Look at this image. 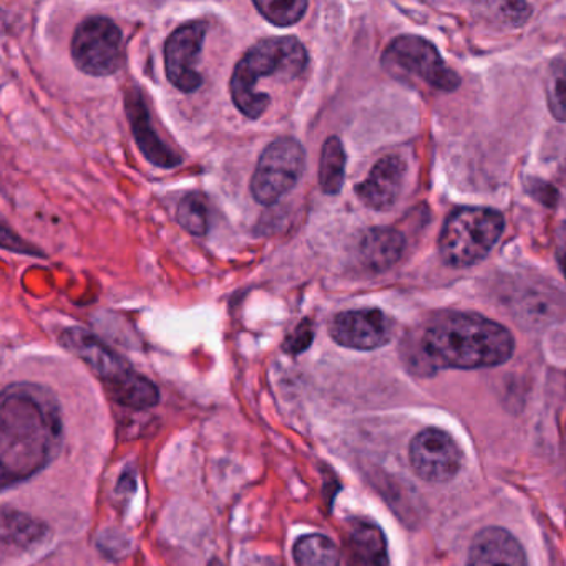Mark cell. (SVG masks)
Returning <instances> with one entry per match:
<instances>
[{"label": "cell", "instance_id": "obj_1", "mask_svg": "<svg viewBox=\"0 0 566 566\" xmlns=\"http://www.w3.org/2000/svg\"><path fill=\"white\" fill-rule=\"evenodd\" d=\"M64 437L61 407L38 384L6 387L0 402L2 485H15L44 470L57 457Z\"/></svg>", "mask_w": 566, "mask_h": 566}, {"label": "cell", "instance_id": "obj_16", "mask_svg": "<svg viewBox=\"0 0 566 566\" xmlns=\"http://www.w3.org/2000/svg\"><path fill=\"white\" fill-rule=\"evenodd\" d=\"M406 240L400 231L394 228H373L360 241V260L370 271L389 270L402 256Z\"/></svg>", "mask_w": 566, "mask_h": 566}, {"label": "cell", "instance_id": "obj_11", "mask_svg": "<svg viewBox=\"0 0 566 566\" xmlns=\"http://www.w3.org/2000/svg\"><path fill=\"white\" fill-rule=\"evenodd\" d=\"M329 334L347 349L374 350L392 339L394 324L379 310L344 311L331 321Z\"/></svg>", "mask_w": 566, "mask_h": 566}, {"label": "cell", "instance_id": "obj_8", "mask_svg": "<svg viewBox=\"0 0 566 566\" xmlns=\"http://www.w3.org/2000/svg\"><path fill=\"white\" fill-rule=\"evenodd\" d=\"M72 59L78 71L92 77H107L124 64L122 31L112 19H85L72 39Z\"/></svg>", "mask_w": 566, "mask_h": 566}, {"label": "cell", "instance_id": "obj_4", "mask_svg": "<svg viewBox=\"0 0 566 566\" xmlns=\"http://www.w3.org/2000/svg\"><path fill=\"white\" fill-rule=\"evenodd\" d=\"M61 340L64 347L91 367L115 402L137 410L157 406L160 400L157 386L132 369L124 357L105 346L94 334L81 327H71L62 334Z\"/></svg>", "mask_w": 566, "mask_h": 566}, {"label": "cell", "instance_id": "obj_18", "mask_svg": "<svg viewBox=\"0 0 566 566\" xmlns=\"http://www.w3.org/2000/svg\"><path fill=\"white\" fill-rule=\"evenodd\" d=\"M346 178V151L343 142L329 137L324 142L319 160V187L326 195H337L343 190Z\"/></svg>", "mask_w": 566, "mask_h": 566}, {"label": "cell", "instance_id": "obj_10", "mask_svg": "<svg viewBox=\"0 0 566 566\" xmlns=\"http://www.w3.org/2000/svg\"><path fill=\"white\" fill-rule=\"evenodd\" d=\"M207 25L203 22H188L180 25L165 42V72L168 81L185 94L198 91L203 77L197 71L203 51Z\"/></svg>", "mask_w": 566, "mask_h": 566}, {"label": "cell", "instance_id": "obj_6", "mask_svg": "<svg viewBox=\"0 0 566 566\" xmlns=\"http://www.w3.org/2000/svg\"><path fill=\"white\" fill-rule=\"evenodd\" d=\"M382 65L399 81H420L436 91L453 92L460 85L459 75L447 67L439 51L417 35L396 39L384 52Z\"/></svg>", "mask_w": 566, "mask_h": 566}, {"label": "cell", "instance_id": "obj_22", "mask_svg": "<svg viewBox=\"0 0 566 566\" xmlns=\"http://www.w3.org/2000/svg\"><path fill=\"white\" fill-rule=\"evenodd\" d=\"M549 112L559 122H566V59L553 62L546 81Z\"/></svg>", "mask_w": 566, "mask_h": 566}, {"label": "cell", "instance_id": "obj_20", "mask_svg": "<svg viewBox=\"0 0 566 566\" xmlns=\"http://www.w3.org/2000/svg\"><path fill=\"white\" fill-rule=\"evenodd\" d=\"M254 8L271 24L287 28L304 18L307 2L306 0H254Z\"/></svg>", "mask_w": 566, "mask_h": 566}, {"label": "cell", "instance_id": "obj_5", "mask_svg": "<svg viewBox=\"0 0 566 566\" xmlns=\"http://www.w3.org/2000/svg\"><path fill=\"white\" fill-rule=\"evenodd\" d=\"M505 220L490 208L465 207L450 213L439 238L442 260L452 268L482 261L502 237Z\"/></svg>", "mask_w": 566, "mask_h": 566}, {"label": "cell", "instance_id": "obj_24", "mask_svg": "<svg viewBox=\"0 0 566 566\" xmlns=\"http://www.w3.org/2000/svg\"><path fill=\"white\" fill-rule=\"evenodd\" d=\"M558 261L563 274L566 276V223H563L559 228Z\"/></svg>", "mask_w": 566, "mask_h": 566}, {"label": "cell", "instance_id": "obj_9", "mask_svg": "<svg viewBox=\"0 0 566 566\" xmlns=\"http://www.w3.org/2000/svg\"><path fill=\"white\" fill-rule=\"evenodd\" d=\"M409 459L420 479L429 483H447L462 467V450L449 432L432 427L413 437Z\"/></svg>", "mask_w": 566, "mask_h": 566}, {"label": "cell", "instance_id": "obj_17", "mask_svg": "<svg viewBox=\"0 0 566 566\" xmlns=\"http://www.w3.org/2000/svg\"><path fill=\"white\" fill-rule=\"evenodd\" d=\"M297 566H339L340 552L333 539L319 533L301 536L293 545Z\"/></svg>", "mask_w": 566, "mask_h": 566}, {"label": "cell", "instance_id": "obj_7", "mask_svg": "<svg viewBox=\"0 0 566 566\" xmlns=\"http://www.w3.org/2000/svg\"><path fill=\"white\" fill-rule=\"evenodd\" d=\"M306 154L296 138L283 137L268 145L251 178V195L264 207L277 203L303 177Z\"/></svg>", "mask_w": 566, "mask_h": 566}, {"label": "cell", "instance_id": "obj_15", "mask_svg": "<svg viewBox=\"0 0 566 566\" xmlns=\"http://www.w3.org/2000/svg\"><path fill=\"white\" fill-rule=\"evenodd\" d=\"M347 566H387V542L382 530L356 520L349 525L346 539Z\"/></svg>", "mask_w": 566, "mask_h": 566}, {"label": "cell", "instance_id": "obj_19", "mask_svg": "<svg viewBox=\"0 0 566 566\" xmlns=\"http://www.w3.org/2000/svg\"><path fill=\"white\" fill-rule=\"evenodd\" d=\"M45 536V526L35 522L18 510H4L2 513V539L4 545L19 546V548H31L35 543L41 542Z\"/></svg>", "mask_w": 566, "mask_h": 566}, {"label": "cell", "instance_id": "obj_14", "mask_svg": "<svg viewBox=\"0 0 566 566\" xmlns=\"http://www.w3.org/2000/svg\"><path fill=\"white\" fill-rule=\"evenodd\" d=\"M406 164L399 157H386L377 161L369 177L357 185L356 195L366 207L386 211L396 205L402 191Z\"/></svg>", "mask_w": 566, "mask_h": 566}, {"label": "cell", "instance_id": "obj_21", "mask_svg": "<svg viewBox=\"0 0 566 566\" xmlns=\"http://www.w3.org/2000/svg\"><path fill=\"white\" fill-rule=\"evenodd\" d=\"M177 220L188 233L205 237L208 231V210L203 197L198 193L185 197L178 205Z\"/></svg>", "mask_w": 566, "mask_h": 566}, {"label": "cell", "instance_id": "obj_23", "mask_svg": "<svg viewBox=\"0 0 566 566\" xmlns=\"http://www.w3.org/2000/svg\"><path fill=\"white\" fill-rule=\"evenodd\" d=\"M314 331L311 321L304 319L284 340V350L290 354H301L313 343Z\"/></svg>", "mask_w": 566, "mask_h": 566}, {"label": "cell", "instance_id": "obj_3", "mask_svg": "<svg viewBox=\"0 0 566 566\" xmlns=\"http://www.w3.org/2000/svg\"><path fill=\"white\" fill-rule=\"evenodd\" d=\"M306 49L294 38H273L254 44L238 62L231 75L230 94L244 117L258 120L270 107L271 98L261 94V78L294 81L306 71Z\"/></svg>", "mask_w": 566, "mask_h": 566}, {"label": "cell", "instance_id": "obj_2", "mask_svg": "<svg viewBox=\"0 0 566 566\" xmlns=\"http://www.w3.org/2000/svg\"><path fill=\"white\" fill-rule=\"evenodd\" d=\"M515 350L502 324L475 313H446L430 321L420 353L432 369H483L505 364Z\"/></svg>", "mask_w": 566, "mask_h": 566}, {"label": "cell", "instance_id": "obj_13", "mask_svg": "<svg viewBox=\"0 0 566 566\" xmlns=\"http://www.w3.org/2000/svg\"><path fill=\"white\" fill-rule=\"evenodd\" d=\"M467 566H528L518 539L499 526L480 530L470 545Z\"/></svg>", "mask_w": 566, "mask_h": 566}, {"label": "cell", "instance_id": "obj_12", "mask_svg": "<svg viewBox=\"0 0 566 566\" xmlns=\"http://www.w3.org/2000/svg\"><path fill=\"white\" fill-rule=\"evenodd\" d=\"M125 111H127L128 120H130L132 132H134L135 142L142 154L148 161L160 168H175L181 164L180 155L175 154L164 142L155 134L151 127L150 114L145 105L142 92L138 88H132L125 94Z\"/></svg>", "mask_w": 566, "mask_h": 566}]
</instances>
